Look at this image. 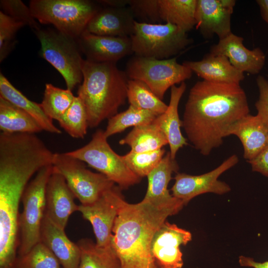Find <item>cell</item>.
Wrapping results in <instances>:
<instances>
[{"label":"cell","instance_id":"cell-6","mask_svg":"<svg viewBox=\"0 0 268 268\" xmlns=\"http://www.w3.org/2000/svg\"><path fill=\"white\" fill-rule=\"evenodd\" d=\"M53 165L39 170L27 184L21 201L23 210L18 219L19 256L25 255L40 242L42 221L46 211V189Z\"/></svg>","mask_w":268,"mask_h":268},{"label":"cell","instance_id":"cell-17","mask_svg":"<svg viewBox=\"0 0 268 268\" xmlns=\"http://www.w3.org/2000/svg\"><path fill=\"white\" fill-rule=\"evenodd\" d=\"M75 198L64 177L53 169L46 186L45 214L64 230L70 215L78 211Z\"/></svg>","mask_w":268,"mask_h":268},{"label":"cell","instance_id":"cell-26","mask_svg":"<svg viewBox=\"0 0 268 268\" xmlns=\"http://www.w3.org/2000/svg\"><path fill=\"white\" fill-rule=\"evenodd\" d=\"M0 130L5 133L36 134L43 131L29 114L0 97Z\"/></svg>","mask_w":268,"mask_h":268},{"label":"cell","instance_id":"cell-29","mask_svg":"<svg viewBox=\"0 0 268 268\" xmlns=\"http://www.w3.org/2000/svg\"><path fill=\"white\" fill-rule=\"evenodd\" d=\"M127 99L130 105L149 111L156 115L163 114L168 108L143 82L130 79L128 82Z\"/></svg>","mask_w":268,"mask_h":268},{"label":"cell","instance_id":"cell-1","mask_svg":"<svg viewBox=\"0 0 268 268\" xmlns=\"http://www.w3.org/2000/svg\"><path fill=\"white\" fill-rule=\"evenodd\" d=\"M249 112L246 94L239 84L203 80L190 90L182 127L194 147L207 155Z\"/></svg>","mask_w":268,"mask_h":268},{"label":"cell","instance_id":"cell-18","mask_svg":"<svg viewBox=\"0 0 268 268\" xmlns=\"http://www.w3.org/2000/svg\"><path fill=\"white\" fill-rule=\"evenodd\" d=\"M135 19L129 7L100 8L88 22L85 31L97 35L131 37Z\"/></svg>","mask_w":268,"mask_h":268},{"label":"cell","instance_id":"cell-5","mask_svg":"<svg viewBox=\"0 0 268 268\" xmlns=\"http://www.w3.org/2000/svg\"><path fill=\"white\" fill-rule=\"evenodd\" d=\"M41 44V56L62 75L67 89L72 90L82 81L84 59L77 40L55 28H40L34 32Z\"/></svg>","mask_w":268,"mask_h":268},{"label":"cell","instance_id":"cell-3","mask_svg":"<svg viewBox=\"0 0 268 268\" xmlns=\"http://www.w3.org/2000/svg\"><path fill=\"white\" fill-rule=\"evenodd\" d=\"M83 79L77 96L87 114L88 127H97L118 113L127 99L128 76L116 63H95L83 60Z\"/></svg>","mask_w":268,"mask_h":268},{"label":"cell","instance_id":"cell-23","mask_svg":"<svg viewBox=\"0 0 268 268\" xmlns=\"http://www.w3.org/2000/svg\"><path fill=\"white\" fill-rule=\"evenodd\" d=\"M186 89V84L183 82L177 86L171 87L170 99L166 111L158 116L155 119L161 130L166 135L172 158L175 159L178 150L187 145V139L183 135L181 127L182 121L180 119L178 107L180 101Z\"/></svg>","mask_w":268,"mask_h":268},{"label":"cell","instance_id":"cell-41","mask_svg":"<svg viewBox=\"0 0 268 268\" xmlns=\"http://www.w3.org/2000/svg\"><path fill=\"white\" fill-rule=\"evenodd\" d=\"M97 1L106 7L121 8L129 5L130 0H103Z\"/></svg>","mask_w":268,"mask_h":268},{"label":"cell","instance_id":"cell-12","mask_svg":"<svg viewBox=\"0 0 268 268\" xmlns=\"http://www.w3.org/2000/svg\"><path fill=\"white\" fill-rule=\"evenodd\" d=\"M239 161L238 156L233 154L212 171L200 175H191L177 173L174 177L175 183L171 188L172 195L187 204L193 198L201 194L212 193L222 195L231 190L224 182L218 180L225 171L235 166Z\"/></svg>","mask_w":268,"mask_h":268},{"label":"cell","instance_id":"cell-25","mask_svg":"<svg viewBox=\"0 0 268 268\" xmlns=\"http://www.w3.org/2000/svg\"><path fill=\"white\" fill-rule=\"evenodd\" d=\"M119 143L128 145L132 151L143 152L163 148L168 144V141L154 120L150 123L134 127Z\"/></svg>","mask_w":268,"mask_h":268},{"label":"cell","instance_id":"cell-13","mask_svg":"<svg viewBox=\"0 0 268 268\" xmlns=\"http://www.w3.org/2000/svg\"><path fill=\"white\" fill-rule=\"evenodd\" d=\"M192 240V234L175 224L165 221L155 233L151 251L158 268H182L181 245Z\"/></svg>","mask_w":268,"mask_h":268},{"label":"cell","instance_id":"cell-31","mask_svg":"<svg viewBox=\"0 0 268 268\" xmlns=\"http://www.w3.org/2000/svg\"><path fill=\"white\" fill-rule=\"evenodd\" d=\"M75 97L70 90L47 83L43 100L40 104L49 118L58 121L71 106Z\"/></svg>","mask_w":268,"mask_h":268},{"label":"cell","instance_id":"cell-35","mask_svg":"<svg viewBox=\"0 0 268 268\" xmlns=\"http://www.w3.org/2000/svg\"><path fill=\"white\" fill-rule=\"evenodd\" d=\"M26 24L0 11V62L14 49L18 31Z\"/></svg>","mask_w":268,"mask_h":268},{"label":"cell","instance_id":"cell-21","mask_svg":"<svg viewBox=\"0 0 268 268\" xmlns=\"http://www.w3.org/2000/svg\"><path fill=\"white\" fill-rule=\"evenodd\" d=\"M183 65L204 80L225 83L239 84L244 79L243 72L237 70L227 57L206 54L198 61H185Z\"/></svg>","mask_w":268,"mask_h":268},{"label":"cell","instance_id":"cell-42","mask_svg":"<svg viewBox=\"0 0 268 268\" xmlns=\"http://www.w3.org/2000/svg\"><path fill=\"white\" fill-rule=\"evenodd\" d=\"M256 2L259 6L262 18L268 24V0H258Z\"/></svg>","mask_w":268,"mask_h":268},{"label":"cell","instance_id":"cell-28","mask_svg":"<svg viewBox=\"0 0 268 268\" xmlns=\"http://www.w3.org/2000/svg\"><path fill=\"white\" fill-rule=\"evenodd\" d=\"M76 244L80 250L79 268H122L111 244L100 247L86 238L79 240Z\"/></svg>","mask_w":268,"mask_h":268},{"label":"cell","instance_id":"cell-16","mask_svg":"<svg viewBox=\"0 0 268 268\" xmlns=\"http://www.w3.org/2000/svg\"><path fill=\"white\" fill-rule=\"evenodd\" d=\"M210 53L225 56L237 70L252 74L259 73L266 61V55L260 48L247 49L243 44V37L232 33L211 46Z\"/></svg>","mask_w":268,"mask_h":268},{"label":"cell","instance_id":"cell-2","mask_svg":"<svg viewBox=\"0 0 268 268\" xmlns=\"http://www.w3.org/2000/svg\"><path fill=\"white\" fill-rule=\"evenodd\" d=\"M184 205H157L142 200L131 204L125 201L112 229L111 244L122 268H158L152 256L153 237L166 218Z\"/></svg>","mask_w":268,"mask_h":268},{"label":"cell","instance_id":"cell-40","mask_svg":"<svg viewBox=\"0 0 268 268\" xmlns=\"http://www.w3.org/2000/svg\"><path fill=\"white\" fill-rule=\"evenodd\" d=\"M238 262L242 267L252 268H268V261L259 262L256 261L252 258L241 256L239 257Z\"/></svg>","mask_w":268,"mask_h":268},{"label":"cell","instance_id":"cell-15","mask_svg":"<svg viewBox=\"0 0 268 268\" xmlns=\"http://www.w3.org/2000/svg\"><path fill=\"white\" fill-rule=\"evenodd\" d=\"M77 42L86 60L95 63H116L133 53L130 37L99 36L85 31Z\"/></svg>","mask_w":268,"mask_h":268},{"label":"cell","instance_id":"cell-39","mask_svg":"<svg viewBox=\"0 0 268 268\" xmlns=\"http://www.w3.org/2000/svg\"><path fill=\"white\" fill-rule=\"evenodd\" d=\"M253 171L268 177V146L258 155L248 161Z\"/></svg>","mask_w":268,"mask_h":268},{"label":"cell","instance_id":"cell-11","mask_svg":"<svg viewBox=\"0 0 268 268\" xmlns=\"http://www.w3.org/2000/svg\"><path fill=\"white\" fill-rule=\"evenodd\" d=\"M119 188L114 185L93 203L78 205V211L92 225L98 246L111 245L114 222L125 201Z\"/></svg>","mask_w":268,"mask_h":268},{"label":"cell","instance_id":"cell-19","mask_svg":"<svg viewBox=\"0 0 268 268\" xmlns=\"http://www.w3.org/2000/svg\"><path fill=\"white\" fill-rule=\"evenodd\" d=\"M40 234V241L55 256L62 268H79V246L69 240L65 230L55 224L46 214L42 221Z\"/></svg>","mask_w":268,"mask_h":268},{"label":"cell","instance_id":"cell-10","mask_svg":"<svg viewBox=\"0 0 268 268\" xmlns=\"http://www.w3.org/2000/svg\"><path fill=\"white\" fill-rule=\"evenodd\" d=\"M53 171L62 175L75 198L82 205L95 201L115 183L101 173L87 169L84 162L65 153H55Z\"/></svg>","mask_w":268,"mask_h":268},{"label":"cell","instance_id":"cell-20","mask_svg":"<svg viewBox=\"0 0 268 268\" xmlns=\"http://www.w3.org/2000/svg\"><path fill=\"white\" fill-rule=\"evenodd\" d=\"M179 169V166L167 152L159 164L147 175L148 186L144 201L157 205L183 204L182 201L173 197L168 189L172 175ZM185 205V204H184Z\"/></svg>","mask_w":268,"mask_h":268},{"label":"cell","instance_id":"cell-22","mask_svg":"<svg viewBox=\"0 0 268 268\" xmlns=\"http://www.w3.org/2000/svg\"><path fill=\"white\" fill-rule=\"evenodd\" d=\"M237 136L244 148V157L249 161L268 146V124L257 114H250L232 128L230 135Z\"/></svg>","mask_w":268,"mask_h":268},{"label":"cell","instance_id":"cell-14","mask_svg":"<svg viewBox=\"0 0 268 268\" xmlns=\"http://www.w3.org/2000/svg\"><path fill=\"white\" fill-rule=\"evenodd\" d=\"M235 0H197L196 28L205 38L216 35L219 40L232 33L231 17Z\"/></svg>","mask_w":268,"mask_h":268},{"label":"cell","instance_id":"cell-37","mask_svg":"<svg viewBox=\"0 0 268 268\" xmlns=\"http://www.w3.org/2000/svg\"><path fill=\"white\" fill-rule=\"evenodd\" d=\"M1 10L6 14L14 19L24 22L35 32L41 26L39 23L33 16L29 7L27 6L20 0H1Z\"/></svg>","mask_w":268,"mask_h":268},{"label":"cell","instance_id":"cell-4","mask_svg":"<svg viewBox=\"0 0 268 268\" xmlns=\"http://www.w3.org/2000/svg\"><path fill=\"white\" fill-rule=\"evenodd\" d=\"M29 7L41 24H52L76 40L100 8L87 0H31Z\"/></svg>","mask_w":268,"mask_h":268},{"label":"cell","instance_id":"cell-30","mask_svg":"<svg viewBox=\"0 0 268 268\" xmlns=\"http://www.w3.org/2000/svg\"><path fill=\"white\" fill-rule=\"evenodd\" d=\"M158 116L147 111L130 105L122 112L108 119L105 135L107 138L120 133L129 127H135L153 121Z\"/></svg>","mask_w":268,"mask_h":268},{"label":"cell","instance_id":"cell-34","mask_svg":"<svg viewBox=\"0 0 268 268\" xmlns=\"http://www.w3.org/2000/svg\"><path fill=\"white\" fill-rule=\"evenodd\" d=\"M165 152L164 148L143 152L130 151L122 157L131 170L141 178L147 176L159 164Z\"/></svg>","mask_w":268,"mask_h":268},{"label":"cell","instance_id":"cell-32","mask_svg":"<svg viewBox=\"0 0 268 268\" xmlns=\"http://www.w3.org/2000/svg\"><path fill=\"white\" fill-rule=\"evenodd\" d=\"M60 126L71 137L83 138L87 134L88 117L85 107L78 96L58 121Z\"/></svg>","mask_w":268,"mask_h":268},{"label":"cell","instance_id":"cell-36","mask_svg":"<svg viewBox=\"0 0 268 268\" xmlns=\"http://www.w3.org/2000/svg\"><path fill=\"white\" fill-rule=\"evenodd\" d=\"M128 6L137 22L159 24L162 22L158 0H130Z\"/></svg>","mask_w":268,"mask_h":268},{"label":"cell","instance_id":"cell-9","mask_svg":"<svg viewBox=\"0 0 268 268\" xmlns=\"http://www.w3.org/2000/svg\"><path fill=\"white\" fill-rule=\"evenodd\" d=\"M126 69L130 79L143 82L161 100L170 87L190 78L193 73L176 58L159 60L135 55L129 60Z\"/></svg>","mask_w":268,"mask_h":268},{"label":"cell","instance_id":"cell-8","mask_svg":"<svg viewBox=\"0 0 268 268\" xmlns=\"http://www.w3.org/2000/svg\"><path fill=\"white\" fill-rule=\"evenodd\" d=\"M104 131L97 130L84 146L66 153L86 163L121 189L140 182L141 178L128 167L122 156L115 152L107 141Z\"/></svg>","mask_w":268,"mask_h":268},{"label":"cell","instance_id":"cell-38","mask_svg":"<svg viewBox=\"0 0 268 268\" xmlns=\"http://www.w3.org/2000/svg\"><path fill=\"white\" fill-rule=\"evenodd\" d=\"M259 97L255 103L257 115L268 124V80L259 75L256 79Z\"/></svg>","mask_w":268,"mask_h":268},{"label":"cell","instance_id":"cell-24","mask_svg":"<svg viewBox=\"0 0 268 268\" xmlns=\"http://www.w3.org/2000/svg\"><path fill=\"white\" fill-rule=\"evenodd\" d=\"M0 97L31 116L43 131L51 134H61V131L53 124V120L45 113L40 104L29 100L16 88L1 72L0 73Z\"/></svg>","mask_w":268,"mask_h":268},{"label":"cell","instance_id":"cell-27","mask_svg":"<svg viewBox=\"0 0 268 268\" xmlns=\"http://www.w3.org/2000/svg\"><path fill=\"white\" fill-rule=\"evenodd\" d=\"M162 21L175 25L186 32L196 25L197 0H158Z\"/></svg>","mask_w":268,"mask_h":268},{"label":"cell","instance_id":"cell-7","mask_svg":"<svg viewBox=\"0 0 268 268\" xmlns=\"http://www.w3.org/2000/svg\"><path fill=\"white\" fill-rule=\"evenodd\" d=\"M135 56L159 60L168 59L193 43L187 32L169 23H134L130 37Z\"/></svg>","mask_w":268,"mask_h":268},{"label":"cell","instance_id":"cell-33","mask_svg":"<svg viewBox=\"0 0 268 268\" xmlns=\"http://www.w3.org/2000/svg\"><path fill=\"white\" fill-rule=\"evenodd\" d=\"M13 268H62L53 253L41 241L25 255L17 256Z\"/></svg>","mask_w":268,"mask_h":268}]
</instances>
